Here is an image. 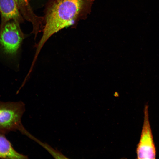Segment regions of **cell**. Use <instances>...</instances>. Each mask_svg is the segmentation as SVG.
I'll return each mask as SVG.
<instances>
[{
    "label": "cell",
    "mask_w": 159,
    "mask_h": 159,
    "mask_svg": "<svg viewBox=\"0 0 159 159\" xmlns=\"http://www.w3.org/2000/svg\"><path fill=\"white\" fill-rule=\"evenodd\" d=\"M92 0H51L46 10L45 25L42 37L34 47V59H37L49 39L62 29L72 25L88 10Z\"/></svg>",
    "instance_id": "6da1fadb"
},
{
    "label": "cell",
    "mask_w": 159,
    "mask_h": 159,
    "mask_svg": "<svg viewBox=\"0 0 159 159\" xmlns=\"http://www.w3.org/2000/svg\"><path fill=\"white\" fill-rule=\"evenodd\" d=\"M25 111V105L21 101H0V134L6 135L17 130L25 134L21 121Z\"/></svg>",
    "instance_id": "7a4b0ae2"
},
{
    "label": "cell",
    "mask_w": 159,
    "mask_h": 159,
    "mask_svg": "<svg viewBox=\"0 0 159 159\" xmlns=\"http://www.w3.org/2000/svg\"><path fill=\"white\" fill-rule=\"evenodd\" d=\"M19 24L15 21L11 20L0 29V51L10 60L17 59L24 38Z\"/></svg>",
    "instance_id": "3957f363"
},
{
    "label": "cell",
    "mask_w": 159,
    "mask_h": 159,
    "mask_svg": "<svg viewBox=\"0 0 159 159\" xmlns=\"http://www.w3.org/2000/svg\"><path fill=\"white\" fill-rule=\"evenodd\" d=\"M144 117L140 137L136 148L137 157L139 159H155L156 150L149 119L148 105H145Z\"/></svg>",
    "instance_id": "277c9868"
},
{
    "label": "cell",
    "mask_w": 159,
    "mask_h": 159,
    "mask_svg": "<svg viewBox=\"0 0 159 159\" xmlns=\"http://www.w3.org/2000/svg\"><path fill=\"white\" fill-rule=\"evenodd\" d=\"M1 23L0 29L8 21H15L19 24L23 21L15 0H0Z\"/></svg>",
    "instance_id": "5b68a950"
},
{
    "label": "cell",
    "mask_w": 159,
    "mask_h": 159,
    "mask_svg": "<svg viewBox=\"0 0 159 159\" xmlns=\"http://www.w3.org/2000/svg\"><path fill=\"white\" fill-rule=\"evenodd\" d=\"M0 134V158L24 159L28 156L20 153L13 147L11 143L5 136Z\"/></svg>",
    "instance_id": "8992f818"
},
{
    "label": "cell",
    "mask_w": 159,
    "mask_h": 159,
    "mask_svg": "<svg viewBox=\"0 0 159 159\" xmlns=\"http://www.w3.org/2000/svg\"><path fill=\"white\" fill-rule=\"evenodd\" d=\"M19 10L23 17L27 20L34 19L36 14L30 5L29 0H15Z\"/></svg>",
    "instance_id": "52a82bcc"
}]
</instances>
